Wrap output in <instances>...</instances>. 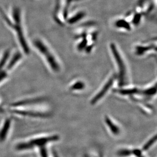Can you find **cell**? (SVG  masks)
<instances>
[{
    "label": "cell",
    "mask_w": 157,
    "mask_h": 157,
    "mask_svg": "<svg viewBox=\"0 0 157 157\" xmlns=\"http://www.w3.org/2000/svg\"><path fill=\"white\" fill-rule=\"evenodd\" d=\"M99 31L95 22H90L80 25L74 36L76 51L89 55L96 46Z\"/></svg>",
    "instance_id": "cell-1"
},
{
    "label": "cell",
    "mask_w": 157,
    "mask_h": 157,
    "mask_svg": "<svg viewBox=\"0 0 157 157\" xmlns=\"http://www.w3.org/2000/svg\"><path fill=\"white\" fill-rule=\"evenodd\" d=\"M109 51L118 70L119 86H123L127 82V69L122 52L114 42H111L109 44Z\"/></svg>",
    "instance_id": "cell-2"
},
{
    "label": "cell",
    "mask_w": 157,
    "mask_h": 157,
    "mask_svg": "<svg viewBox=\"0 0 157 157\" xmlns=\"http://www.w3.org/2000/svg\"><path fill=\"white\" fill-rule=\"evenodd\" d=\"M34 45L39 52L44 57L51 69L55 72H59L61 66L56 55L51 48L40 39H37L34 41Z\"/></svg>",
    "instance_id": "cell-3"
},
{
    "label": "cell",
    "mask_w": 157,
    "mask_h": 157,
    "mask_svg": "<svg viewBox=\"0 0 157 157\" xmlns=\"http://www.w3.org/2000/svg\"><path fill=\"white\" fill-rule=\"evenodd\" d=\"M133 52L135 56L140 57L147 55H156L157 53V40L156 38L149 40L140 42L133 46Z\"/></svg>",
    "instance_id": "cell-4"
},
{
    "label": "cell",
    "mask_w": 157,
    "mask_h": 157,
    "mask_svg": "<svg viewBox=\"0 0 157 157\" xmlns=\"http://www.w3.org/2000/svg\"><path fill=\"white\" fill-rule=\"evenodd\" d=\"M14 24L13 25L12 24H9V25H11L14 29L17 32L18 38L19 40V43L21 46L24 49V52L26 54H28L30 52V49L28 46L25 38L24 37V32L22 30V25H21V12L19 9L14 8L13 13Z\"/></svg>",
    "instance_id": "cell-5"
},
{
    "label": "cell",
    "mask_w": 157,
    "mask_h": 157,
    "mask_svg": "<svg viewBox=\"0 0 157 157\" xmlns=\"http://www.w3.org/2000/svg\"><path fill=\"white\" fill-rule=\"evenodd\" d=\"M59 137L58 135H52L50 136L40 137L35 138L33 140L29 141L28 142H23L18 144L16 147V148L18 151L29 150L35 147H43L46 144L49 142H53L58 140Z\"/></svg>",
    "instance_id": "cell-6"
},
{
    "label": "cell",
    "mask_w": 157,
    "mask_h": 157,
    "mask_svg": "<svg viewBox=\"0 0 157 157\" xmlns=\"http://www.w3.org/2000/svg\"><path fill=\"white\" fill-rule=\"evenodd\" d=\"M156 0H140L134 9L142 14L144 17L147 16L156 8Z\"/></svg>",
    "instance_id": "cell-7"
},
{
    "label": "cell",
    "mask_w": 157,
    "mask_h": 157,
    "mask_svg": "<svg viewBox=\"0 0 157 157\" xmlns=\"http://www.w3.org/2000/svg\"><path fill=\"white\" fill-rule=\"evenodd\" d=\"M86 16V12L83 9H78L73 11L72 13L70 12L69 14L66 25H75L78 24Z\"/></svg>",
    "instance_id": "cell-8"
},
{
    "label": "cell",
    "mask_w": 157,
    "mask_h": 157,
    "mask_svg": "<svg viewBox=\"0 0 157 157\" xmlns=\"http://www.w3.org/2000/svg\"><path fill=\"white\" fill-rule=\"evenodd\" d=\"M144 17L142 14L133 9L128 11L124 15V17L129 21L134 28L140 25Z\"/></svg>",
    "instance_id": "cell-9"
},
{
    "label": "cell",
    "mask_w": 157,
    "mask_h": 157,
    "mask_svg": "<svg viewBox=\"0 0 157 157\" xmlns=\"http://www.w3.org/2000/svg\"><path fill=\"white\" fill-rule=\"evenodd\" d=\"M116 78V76L113 75L108 79V81L105 83L104 86H103L101 90H100L99 92H98V93L95 95L94 97L92 99V100L90 101L91 104L94 105L96 104L106 95L107 92L109 90V89L111 88V86L114 83V80Z\"/></svg>",
    "instance_id": "cell-10"
},
{
    "label": "cell",
    "mask_w": 157,
    "mask_h": 157,
    "mask_svg": "<svg viewBox=\"0 0 157 157\" xmlns=\"http://www.w3.org/2000/svg\"><path fill=\"white\" fill-rule=\"evenodd\" d=\"M113 24L114 28L121 31L130 32L133 29L131 24L124 17L117 18L114 19Z\"/></svg>",
    "instance_id": "cell-11"
},
{
    "label": "cell",
    "mask_w": 157,
    "mask_h": 157,
    "mask_svg": "<svg viewBox=\"0 0 157 157\" xmlns=\"http://www.w3.org/2000/svg\"><path fill=\"white\" fill-rule=\"evenodd\" d=\"M10 119L6 120L3 126L0 130V142H3L6 139L8 133L9 132V129L10 128Z\"/></svg>",
    "instance_id": "cell-12"
},
{
    "label": "cell",
    "mask_w": 157,
    "mask_h": 157,
    "mask_svg": "<svg viewBox=\"0 0 157 157\" xmlns=\"http://www.w3.org/2000/svg\"><path fill=\"white\" fill-rule=\"evenodd\" d=\"M13 112L14 113H15L16 114L24 116H28L31 117H48V114L41 113H35L33 111H23V110H13Z\"/></svg>",
    "instance_id": "cell-13"
},
{
    "label": "cell",
    "mask_w": 157,
    "mask_h": 157,
    "mask_svg": "<svg viewBox=\"0 0 157 157\" xmlns=\"http://www.w3.org/2000/svg\"><path fill=\"white\" fill-rule=\"evenodd\" d=\"M105 123L109 128L110 130L114 135L119 134L120 132L119 128L109 119V117H105Z\"/></svg>",
    "instance_id": "cell-14"
},
{
    "label": "cell",
    "mask_w": 157,
    "mask_h": 157,
    "mask_svg": "<svg viewBox=\"0 0 157 157\" xmlns=\"http://www.w3.org/2000/svg\"><path fill=\"white\" fill-rule=\"evenodd\" d=\"M118 93L123 95H133L135 94L139 93L140 91L137 89H125V90H120L117 91Z\"/></svg>",
    "instance_id": "cell-15"
},
{
    "label": "cell",
    "mask_w": 157,
    "mask_h": 157,
    "mask_svg": "<svg viewBox=\"0 0 157 157\" xmlns=\"http://www.w3.org/2000/svg\"><path fill=\"white\" fill-rule=\"evenodd\" d=\"M156 90H156V85H155V86L147 89L145 90H142L141 92L140 91V93L143 95H145V96H151L156 94Z\"/></svg>",
    "instance_id": "cell-16"
},
{
    "label": "cell",
    "mask_w": 157,
    "mask_h": 157,
    "mask_svg": "<svg viewBox=\"0 0 157 157\" xmlns=\"http://www.w3.org/2000/svg\"><path fill=\"white\" fill-rule=\"evenodd\" d=\"M21 55L20 53H17L14 56L13 58H12V60L10 61V62L9 63V64H8V69H10L17 63V62L21 59Z\"/></svg>",
    "instance_id": "cell-17"
},
{
    "label": "cell",
    "mask_w": 157,
    "mask_h": 157,
    "mask_svg": "<svg viewBox=\"0 0 157 157\" xmlns=\"http://www.w3.org/2000/svg\"><path fill=\"white\" fill-rule=\"evenodd\" d=\"M156 140H157L156 136H155L154 137H152L150 140L147 141L144 144V147H143V148H142V150L144 151H146L147 150H148L151 147V145H153V144L156 142Z\"/></svg>",
    "instance_id": "cell-18"
},
{
    "label": "cell",
    "mask_w": 157,
    "mask_h": 157,
    "mask_svg": "<svg viewBox=\"0 0 157 157\" xmlns=\"http://www.w3.org/2000/svg\"><path fill=\"white\" fill-rule=\"evenodd\" d=\"M9 52L7 51L5 52L4 54L3 55V57H2L1 61H0V70L4 66L6 62L7 61L8 59L9 58Z\"/></svg>",
    "instance_id": "cell-19"
},
{
    "label": "cell",
    "mask_w": 157,
    "mask_h": 157,
    "mask_svg": "<svg viewBox=\"0 0 157 157\" xmlns=\"http://www.w3.org/2000/svg\"><path fill=\"white\" fill-rule=\"evenodd\" d=\"M84 87H85V84L82 82H77L71 86V89L72 90H80L83 89Z\"/></svg>",
    "instance_id": "cell-20"
},
{
    "label": "cell",
    "mask_w": 157,
    "mask_h": 157,
    "mask_svg": "<svg viewBox=\"0 0 157 157\" xmlns=\"http://www.w3.org/2000/svg\"><path fill=\"white\" fill-rule=\"evenodd\" d=\"M119 156L121 157H127L132 155V151L130 150H122L118 153Z\"/></svg>",
    "instance_id": "cell-21"
},
{
    "label": "cell",
    "mask_w": 157,
    "mask_h": 157,
    "mask_svg": "<svg viewBox=\"0 0 157 157\" xmlns=\"http://www.w3.org/2000/svg\"><path fill=\"white\" fill-rule=\"evenodd\" d=\"M1 71V70H0ZM7 76V73L5 71H0V82L4 79Z\"/></svg>",
    "instance_id": "cell-22"
}]
</instances>
